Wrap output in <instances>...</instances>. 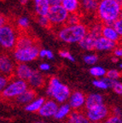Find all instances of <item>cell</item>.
Wrapping results in <instances>:
<instances>
[{
  "label": "cell",
  "instance_id": "6da1fadb",
  "mask_svg": "<svg viewBox=\"0 0 122 123\" xmlns=\"http://www.w3.org/2000/svg\"><path fill=\"white\" fill-rule=\"evenodd\" d=\"M122 3L119 0H99L97 17L103 25H113L120 18Z\"/></svg>",
  "mask_w": 122,
  "mask_h": 123
},
{
  "label": "cell",
  "instance_id": "7a4b0ae2",
  "mask_svg": "<svg viewBox=\"0 0 122 123\" xmlns=\"http://www.w3.org/2000/svg\"><path fill=\"white\" fill-rule=\"evenodd\" d=\"M89 33V28L83 23L77 25H64L56 31V36L60 40L67 44L79 43Z\"/></svg>",
  "mask_w": 122,
  "mask_h": 123
},
{
  "label": "cell",
  "instance_id": "3957f363",
  "mask_svg": "<svg viewBox=\"0 0 122 123\" xmlns=\"http://www.w3.org/2000/svg\"><path fill=\"white\" fill-rule=\"evenodd\" d=\"M46 93L48 96L53 98L55 102L63 104L69 99L71 96L70 89L67 86L62 84L56 77H50L48 82Z\"/></svg>",
  "mask_w": 122,
  "mask_h": 123
},
{
  "label": "cell",
  "instance_id": "277c9868",
  "mask_svg": "<svg viewBox=\"0 0 122 123\" xmlns=\"http://www.w3.org/2000/svg\"><path fill=\"white\" fill-rule=\"evenodd\" d=\"M20 33L16 27L8 22L0 27V44L5 50H14L16 47Z\"/></svg>",
  "mask_w": 122,
  "mask_h": 123
},
{
  "label": "cell",
  "instance_id": "5b68a950",
  "mask_svg": "<svg viewBox=\"0 0 122 123\" xmlns=\"http://www.w3.org/2000/svg\"><path fill=\"white\" fill-rule=\"evenodd\" d=\"M28 89L29 85L27 81L20 79H14L1 92V97L6 101L15 100Z\"/></svg>",
  "mask_w": 122,
  "mask_h": 123
},
{
  "label": "cell",
  "instance_id": "8992f818",
  "mask_svg": "<svg viewBox=\"0 0 122 123\" xmlns=\"http://www.w3.org/2000/svg\"><path fill=\"white\" fill-rule=\"evenodd\" d=\"M39 51L38 44L27 47L15 48L13 50V57L18 63H27L36 60L39 56Z\"/></svg>",
  "mask_w": 122,
  "mask_h": 123
},
{
  "label": "cell",
  "instance_id": "52a82bcc",
  "mask_svg": "<svg viewBox=\"0 0 122 123\" xmlns=\"http://www.w3.org/2000/svg\"><path fill=\"white\" fill-rule=\"evenodd\" d=\"M68 16L69 13L62 5L51 6L47 15L51 27H62L66 25Z\"/></svg>",
  "mask_w": 122,
  "mask_h": 123
},
{
  "label": "cell",
  "instance_id": "ba28073f",
  "mask_svg": "<svg viewBox=\"0 0 122 123\" xmlns=\"http://www.w3.org/2000/svg\"><path fill=\"white\" fill-rule=\"evenodd\" d=\"M85 113L92 123H100L102 121L103 122L111 115L110 109L104 104L92 110H85Z\"/></svg>",
  "mask_w": 122,
  "mask_h": 123
},
{
  "label": "cell",
  "instance_id": "9c48e42d",
  "mask_svg": "<svg viewBox=\"0 0 122 123\" xmlns=\"http://www.w3.org/2000/svg\"><path fill=\"white\" fill-rule=\"evenodd\" d=\"M15 64L14 60L7 54H3L0 57V71L2 75L8 77L11 80L13 74H15Z\"/></svg>",
  "mask_w": 122,
  "mask_h": 123
},
{
  "label": "cell",
  "instance_id": "30bf717a",
  "mask_svg": "<svg viewBox=\"0 0 122 123\" xmlns=\"http://www.w3.org/2000/svg\"><path fill=\"white\" fill-rule=\"evenodd\" d=\"M86 101V97L83 92H73L71 94L70 98L68 99V104L70 105L71 109L73 110H79L83 107L85 108Z\"/></svg>",
  "mask_w": 122,
  "mask_h": 123
},
{
  "label": "cell",
  "instance_id": "8fae6325",
  "mask_svg": "<svg viewBox=\"0 0 122 123\" xmlns=\"http://www.w3.org/2000/svg\"><path fill=\"white\" fill-rule=\"evenodd\" d=\"M58 108L59 106L57 104V102H55L53 99H49L44 102V105L42 106V108L40 109L38 113L43 117H52V116L55 117V114L58 110Z\"/></svg>",
  "mask_w": 122,
  "mask_h": 123
},
{
  "label": "cell",
  "instance_id": "7c38bea8",
  "mask_svg": "<svg viewBox=\"0 0 122 123\" xmlns=\"http://www.w3.org/2000/svg\"><path fill=\"white\" fill-rule=\"evenodd\" d=\"M34 70L31 68L30 66L27 63H17L15 66V77L16 79L22 80L27 81L32 74H33Z\"/></svg>",
  "mask_w": 122,
  "mask_h": 123
},
{
  "label": "cell",
  "instance_id": "4fadbf2b",
  "mask_svg": "<svg viewBox=\"0 0 122 123\" xmlns=\"http://www.w3.org/2000/svg\"><path fill=\"white\" fill-rule=\"evenodd\" d=\"M102 36L106 38L107 39L118 44L120 41V35L118 33L116 29L113 25H103L102 28Z\"/></svg>",
  "mask_w": 122,
  "mask_h": 123
},
{
  "label": "cell",
  "instance_id": "5bb4252c",
  "mask_svg": "<svg viewBox=\"0 0 122 123\" xmlns=\"http://www.w3.org/2000/svg\"><path fill=\"white\" fill-rule=\"evenodd\" d=\"M33 4L37 16H47L51 7L49 0H33Z\"/></svg>",
  "mask_w": 122,
  "mask_h": 123
},
{
  "label": "cell",
  "instance_id": "9a60e30c",
  "mask_svg": "<svg viewBox=\"0 0 122 123\" xmlns=\"http://www.w3.org/2000/svg\"><path fill=\"white\" fill-rule=\"evenodd\" d=\"M116 47V43L109 40L103 36H100L99 38H97L95 50L98 51H110V50H114Z\"/></svg>",
  "mask_w": 122,
  "mask_h": 123
},
{
  "label": "cell",
  "instance_id": "2e32d148",
  "mask_svg": "<svg viewBox=\"0 0 122 123\" xmlns=\"http://www.w3.org/2000/svg\"><path fill=\"white\" fill-rule=\"evenodd\" d=\"M37 93L33 89H28L25 92H23L22 94L20 95L18 98H16L14 102L16 103L19 105H27L30 103H32L34 99H36Z\"/></svg>",
  "mask_w": 122,
  "mask_h": 123
},
{
  "label": "cell",
  "instance_id": "e0dca14e",
  "mask_svg": "<svg viewBox=\"0 0 122 123\" xmlns=\"http://www.w3.org/2000/svg\"><path fill=\"white\" fill-rule=\"evenodd\" d=\"M45 77L41 73H39L38 71L33 72V74H32V76L30 77V79L27 80L29 86L32 87V89H36V88H42L45 86Z\"/></svg>",
  "mask_w": 122,
  "mask_h": 123
},
{
  "label": "cell",
  "instance_id": "ac0fdd59",
  "mask_svg": "<svg viewBox=\"0 0 122 123\" xmlns=\"http://www.w3.org/2000/svg\"><path fill=\"white\" fill-rule=\"evenodd\" d=\"M103 104V98L101 94L98 93H91L86 97L85 105V110H89L93 108Z\"/></svg>",
  "mask_w": 122,
  "mask_h": 123
},
{
  "label": "cell",
  "instance_id": "d6986e66",
  "mask_svg": "<svg viewBox=\"0 0 122 123\" xmlns=\"http://www.w3.org/2000/svg\"><path fill=\"white\" fill-rule=\"evenodd\" d=\"M67 123H92L85 115V113L79 110H73L67 118Z\"/></svg>",
  "mask_w": 122,
  "mask_h": 123
},
{
  "label": "cell",
  "instance_id": "ffe728a7",
  "mask_svg": "<svg viewBox=\"0 0 122 123\" xmlns=\"http://www.w3.org/2000/svg\"><path fill=\"white\" fill-rule=\"evenodd\" d=\"M97 38H96L93 35L88 33V34L83 38V40L79 43V45L80 48L85 50H93L96 48Z\"/></svg>",
  "mask_w": 122,
  "mask_h": 123
},
{
  "label": "cell",
  "instance_id": "44dd1931",
  "mask_svg": "<svg viewBox=\"0 0 122 123\" xmlns=\"http://www.w3.org/2000/svg\"><path fill=\"white\" fill-rule=\"evenodd\" d=\"M37 44H38V43H37V41L33 38V37L29 34H27L26 33H21V34H20L15 48L27 47V46H32Z\"/></svg>",
  "mask_w": 122,
  "mask_h": 123
},
{
  "label": "cell",
  "instance_id": "7402d4cb",
  "mask_svg": "<svg viewBox=\"0 0 122 123\" xmlns=\"http://www.w3.org/2000/svg\"><path fill=\"white\" fill-rule=\"evenodd\" d=\"M80 1V8L87 13L97 11L99 0H79Z\"/></svg>",
  "mask_w": 122,
  "mask_h": 123
},
{
  "label": "cell",
  "instance_id": "603a6c76",
  "mask_svg": "<svg viewBox=\"0 0 122 123\" xmlns=\"http://www.w3.org/2000/svg\"><path fill=\"white\" fill-rule=\"evenodd\" d=\"M61 5L69 14L78 13L80 8L79 0H63Z\"/></svg>",
  "mask_w": 122,
  "mask_h": 123
},
{
  "label": "cell",
  "instance_id": "cb8c5ba5",
  "mask_svg": "<svg viewBox=\"0 0 122 123\" xmlns=\"http://www.w3.org/2000/svg\"><path fill=\"white\" fill-rule=\"evenodd\" d=\"M44 102H45V99L44 98H36L32 103L26 105L25 108H24V110L28 112H38L40 109L42 108V106L44 105Z\"/></svg>",
  "mask_w": 122,
  "mask_h": 123
},
{
  "label": "cell",
  "instance_id": "d4e9b609",
  "mask_svg": "<svg viewBox=\"0 0 122 123\" xmlns=\"http://www.w3.org/2000/svg\"><path fill=\"white\" fill-rule=\"evenodd\" d=\"M71 107L68 104H63L59 106L58 110L55 115V118L57 120H63L65 118H67L71 114Z\"/></svg>",
  "mask_w": 122,
  "mask_h": 123
},
{
  "label": "cell",
  "instance_id": "484cf974",
  "mask_svg": "<svg viewBox=\"0 0 122 123\" xmlns=\"http://www.w3.org/2000/svg\"><path fill=\"white\" fill-rule=\"evenodd\" d=\"M15 24H16V28L18 29V31H21L23 33H25L29 28L30 21L27 16H20L16 19Z\"/></svg>",
  "mask_w": 122,
  "mask_h": 123
},
{
  "label": "cell",
  "instance_id": "4316f807",
  "mask_svg": "<svg viewBox=\"0 0 122 123\" xmlns=\"http://www.w3.org/2000/svg\"><path fill=\"white\" fill-rule=\"evenodd\" d=\"M90 74L94 77L101 78V77H103L104 75L107 74V71H106L104 68H103V67H100V66H93L92 68H91Z\"/></svg>",
  "mask_w": 122,
  "mask_h": 123
},
{
  "label": "cell",
  "instance_id": "83f0119b",
  "mask_svg": "<svg viewBox=\"0 0 122 123\" xmlns=\"http://www.w3.org/2000/svg\"><path fill=\"white\" fill-rule=\"evenodd\" d=\"M102 28H103L102 24H99V23L94 24L89 28V33L93 35L96 38H99L100 36H102Z\"/></svg>",
  "mask_w": 122,
  "mask_h": 123
},
{
  "label": "cell",
  "instance_id": "f1b7e54d",
  "mask_svg": "<svg viewBox=\"0 0 122 123\" xmlns=\"http://www.w3.org/2000/svg\"><path fill=\"white\" fill-rule=\"evenodd\" d=\"M80 22V15L79 13H73L69 14V16L67 18V21L66 25H77Z\"/></svg>",
  "mask_w": 122,
  "mask_h": 123
},
{
  "label": "cell",
  "instance_id": "f546056e",
  "mask_svg": "<svg viewBox=\"0 0 122 123\" xmlns=\"http://www.w3.org/2000/svg\"><path fill=\"white\" fill-rule=\"evenodd\" d=\"M92 84H93L94 86L97 87V88L102 89V90H105V89L109 88V85L107 84V82L104 80V79H98L92 81Z\"/></svg>",
  "mask_w": 122,
  "mask_h": 123
},
{
  "label": "cell",
  "instance_id": "4dcf8cb0",
  "mask_svg": "<svg viewBox=\"0 0 122 123\" xmlns=\"http://www.w3.org/2000/svg\"><path fill=\"white\" fill-rule=\"evenodd\" d=\"M120 76H121V74L117 69H110L107 72V74H106V77L113 80H117L118 79H120Z\"/></svg>",
  "mask_w": 122,
  "mask_h": 123
},
{
  "label": "cell",
  "instance_id": "1f68e13d",
  "mask_svg": "<svg viewBox=\"0 0 122 123\" xmlns=\"http://www.w3.org/2000/svg\"><path fill=\"white\" fill-rule=\"evenodd\" d=\"M97 61H98V57L95 54H90L84 56V62L89 65H94L95 63H97Z\"/></svg>",
  "mask_w": 122,
  "mask_h": 123
},
{
  "label": "cell",
  "instance_id": "d6a6232c",
  "mask_svg": "<svg viewBox=\"0 0 122 123\" xmlns=\"http://www.w3.org/2000/svg\"><path fill=\"white\" fill-rule=\"evenodd\" d=\"M37 21L42 27L48 28V27H50L51 26L47 16H37Z\"/></svg>",
  "mask_w": 122,
  "mask_h": 123
},
{
  "label": "cell",
  "instance_id": "836d02e7",
  "mask_svg": "<svg viewBox=\"0 0 122 123\" xmlns=\"http://www.w3.org/2000/svg\"><path fill=\"white\" fill-rule=\"evenodd\" d=\"M39 57L41 58H46V59H53L54 54L51 50H47V49H41L39 51Z\"/></svg>",
  "mask_w": 122,
  "mask_h": 123
},
{
  "label": "cell",
  "instance_id": "e575fe53",
  "mask_svg": "<svg viewBox=\"0 0 122 123\" xmlns=\"http://www.w3.org/2000/svg\"><path fill=\"white\" fill-rule=\"evenodd\" d=\"M59 55H60V56H61V57L64 58V59H67L70 62H75V58L73 57V56H72V54L69 51H67V50H60Z\"/></svg>",
  "mask_w": 122,
  "mask_h": 123
},
{
  "label": "cell",
  "instance_id": "d590c367",
  "mask_svg": "<svg viewBox=\"0 0 122 123\" xmlns=\"http://www.w3.org/2000/svg\"><path fill=\"white\" fill-rule=\"evenodd\" d=\"M103 123H122V119L121 117L110 115Z\"/></svg>",
  "mask_w": 122,
  "mask_h": 123
},
{
  "label": "cell",
  "instance_id": "8d00e7d4",
  "mask_svg": "<svg viewBox=\"0 0 122 123\" xmlns=\"http://www.w3.org/2000/svg\"><path fill=\"white\" fill-rule=\"evenodd\" d=\"M10 80V78H8V77L4 76V75H1V77H0V89H1V92L9 85V83H10L9 81Z\"/></svg>",
  "mask_w": 122,
  "mask_h": 123
},
{
  "label": "cell",
  "instance_id": "74e56055",
  "mask_svg": "<svg viewBox=\"0 0 122 123\" xmlns=\"http://www.w3.org/2000/svg\"><path fill=\"white\" fill-rule=\"evenodd\" d=\"M112 88L116 94L122 95V83H120V81H118V80L115 81Z\"/></svg>",
  "mask_w": 122,
  "mask_h": 123
},
{
  "label": "cell",
  "instance_id": "f35d334b",
  "mask_svg": "<svg viewBox=\"0 0 122 123\" xmlns=\"http://www.w3.org/2000/svg\"><path fill=\"white\" fill-rule=\"evenodd\" d=\"M113 26L116 29L118 33L120 35V37H122V18H120V19L117 20V21L113 24Z\"/></svg>",
  "mask_w": 122,
  "mask_h": 123
},
{
  "label": "cell",
  "instance_id": "ab89813d",
  "mask_svg": "<svg viewBox=\"0 0 122 123\" xmlns=\"http://www.w3.org/2000/svg\"><path fill=\"white\" fill-rule=\"evenodd\" d=\"M113 55L116 57H118L119 59L120 58H122V44H119L117 45V47L113 50Z\"/></svg>",
  "mask_w": 122,
  "mask_h": 123
},
{
  "label": "cell",
  "instance_id": "60d3db41",
  "mask_svg": "<svg viewBox=\"0 0 122 123\" xmlns=\"http://www.w3.org/2000/svg\"><path fill=\"white\" fill-rule=\"evenodd\" d=\"M110 112L112 115H115V116H119V117H121L122 115V111L120 108L118 107H114L112 109H110Z\"/></svg>",
  "mask_w": 122,
  "mask_h": 123
},
{
  "label": "cell",
  "instance_id": "b9f144b4",
  "mask_svg": "<svg viewBox=\"0 0 122 123\" xmlns=\"http://www.w3.org/2000/svg\"><path fill=\"white\" fill-rule=\"evenodd\" d=\"M38 68H39V70H41V71L46 72V71H49L50 69V65L49 63H47V62H42V63L38 66Z\"/></svg>",
  "mask_w": 122,
  "mask_h": 123
},
{
  "label": "cell",
  "instance_id": "7bdbcfd3",
  "mask_svg": "<svg viewBox=\"0 0 122 123\" xmlns=\"http://www.w3.org/2000/svg\"><path fill=\"white\" fill-rule=\"evenodd\" d=\"M50 3V5L55 6V5H61L63 0H49Z\"/></svg>",
  "mask_w": 122,
  "mask_h": 123
},
{
  "label": "cell",
  "instance_id": "ee69618b",
  "mask_svg": "<svg viewBox=\"0 0 122 123\" xmlns=\"http://www.w3.org/2000/svg\"><path fill=\"white\" fill-rule=\"evenodd\" d=\"M6 23H8L7 18H6L4 15H1V16H0V27L5 25Z\"/></svg>",
  "mask_w": 122,
  "mask_h": 123
},
{
  "label": "cell",
  "instance_id": "f6af8a7d",
  "mask_svg": "<svg viewBox=\"0 0 122 123\" xmlns=\"http://www.w3.org/2000/svg\"><path fill=\"white\" fill-rule=\"evenodd\" d=\"M19 1H20V3L22 4V5H26V4L28 3L29 0H19Z\"/></svg>",
  "mask_w": 122,
  "mask_h": 123
},
{
  "label": "cell",
  "instance_id": "bcb514c9",
  "mask_svg": "<svg viewBox=\"0 0 122 123\" xmlns=\"http://www.w3.org/2000/svg\"><path fill=\"white\" fill-rule=\"evenodd\" d=\"M111 60H112L113 62H117L119 61V58H118V57H116V56H114L112 57V59H111Z\"/></svg>",
  "mask_w": 122,
  "mask_h": 123
},
{
  "label": "cell",
  "instance_id": "7dc6e473",
  "mask_svg": "<svg viewBox=\"0 0 122 123\" xmlns=\"http://www.w3.org/2000/svg\"><path fill=\"white\" fill-rule=\"evenodd\" d=\"M120 18H122V9H121V13H120Z\"/></svg>",
  "mask_w": 122,
  "mask_h": 123
},
{
  "label": "cell",
  "instance_id": "c3c4849f",
  "mask_svg": "<svg viewBox=\"0 0 122 123\" xmlns=\"http://www.w3.org/2000/svg\"><path fill=\"white\" fill-rule=\"evenodd\" d=\"M120 67L121 68V69H122V63H120Z\"/></svg>",
  "mask_w": 122,
  "mask_h": 123
},
{
  "label": "cell",
  "instance_id": "681fc988",
  "mask_svg": "<svg viewBox=\"0 0 122 123\" xmlns=\"http://www.w3.org/2000/svg\"><path fill=\"white\" fill-rule=\"evenodd\" d=\"M119 1H120V2H121V3H122V0H119Z\"/></svg>",
  "mask_w": 122,
  "mask_h": 123
},
{
  "label": "cell",
  "instance_id": "f907efd6",
  "mask_svg": "<svg viewBox=\"0 0 122 123\" xmlns=\"http://www.w3.org/2000/svg\"><path fill=\"white\" fill-rule=\"evenodd\" d=\"M36 123H43V122H36Z\"/></svg>",
  "mask_w": 122,
  "mask_h": 123
}]
</instances>
